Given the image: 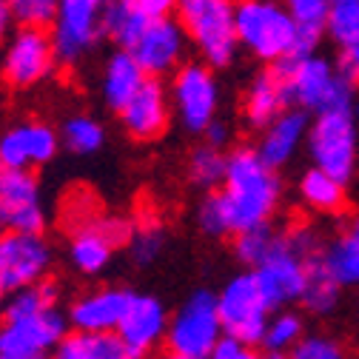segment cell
<instances>
[{
    "mask_svg": "<svg viewBox=\"0 0 359 359\" xmlns=\"http://www.w3.org/2000/svg\"><path fill=\"white\" fill-rule=\"evenodd\" d=\"M219 200L226 205L231 234L268 226L280 205V177L257 149H237L229 154Z\"/></svg>",
    "mask_w": 359,
    "mask_h": 359,
    "instance_id": "obj_1",
    "label": "cell"
},
{
    "mask_svg": "<svg viewBox=\"0 0 359 359\" xmlns=\"http://www.w3.org/2000/svg\"><path fill=\"white\" fill-rule=\"evenodd\" d=\"M237 37L265 63H285L313 49L280 0H237Z\"/></svg>",
    "mask_w": 359,
    "mask_h": 359,
    "instance_id": "obj_2",
    "label": "cell"
},
{
    "mask_svg": "<svg viewBox=\"0 0 359 359\" xmlns=\"http://www.w3.org/2000/svg\"><path fill=\"white\" fill-rule=\"evenodd\" d=\"M288 103L299 111H334V109H351V92L353 80L342 72V66H334L328 57L320 55H299L294 60H285L277 66Z\"/></svg>",
    "mask_w": 359,
    "mask_h": 359,
    "instance_id": "obj_3",
    "label": "cell"
},
{
    "mask_svg": "<svg viewBox=\"0 0 359 359\" xmlns=\"http://www.w3.org/2000/svg\"><path fill=\"white\" fill-rule=\"evenodd\" d=\"M174 18L186 29L203 63L222 69L237 57V4L234 0H177Z\"/></svg>",
    "mask_w": 359,
    "mask_h": 359,
    "instance_id": "obj_4",
    "label": "cell"
},
{
    "mask_svg": "<svg viewBox=\"0 0 359 359\" xmlns=\"http://www.w3.org/2000/svg\"><path fill=\"white\" fill-rule=\"evenodd\" d=\"M313 257H320L317 237L308 229H294V231L280 234L268 259L259 268H254L257 283L262 285L268 302L274 308L302 299L305 283H308V265Z\"/></svg>",
    "mask_w": 359,
    "mask_h": 359,
    "instance_id": "obj_5",
    "label": "cell"
},
{
    "mask_svg": "<svg viewBox=\"0 0 359 359\" xmlns=\"http://www.w3.org/2000/svg\"><path fill=\"white\" fill-rule=\"evenodd\" d=\"M308 149L313 165L325 174L337 177L339 183H348L356 168L359 157V123L351 109H334L317 114L308 131Z\"/></svg>",
    "mask_w": 359,
    "mask_h": 359,
    "instance_id": "obj_6",
    "label": "cell"
},
{
    "mask_svg": "<svg viewBox=\"0 0 359 359\" xmlns=\"http://www.w3.org/2000/svg\"><path fill=\"white\" fill-rule=\"evenodd\" d=\"M222 334H226V328L219 320L217 297L208 291H194L171 317L165 342L171 353L189 359H211L217 345L226 339Z\"/></svg>",
    "mask_w": 359,
    "mask_h": 359,
    "instance_id": "obj_7",
    "label": "cell"
},
{
    "mask_svg": "<svg viewBox=\"0 0 359 359\" xmlns=\"http://www.w3.org/2000/svg\"><path fill=\"white\" fill-rule=\"evenodd\" d=\"M219 320L226 328V337L243 342V345H257L265 337L268 320H271V302H268L262 285L257 283V274H240L226 283V288L217 297Z\"/></svg>",
    "mask_w": 359,
    "mask_h": 359,
    "instance_id": "obj_8",
    "label": "cell"
},
{
    "mask_svg": "<svg viewBox=\"0 0 359 359\" xmlns=\"http://www.w3.org/2000/svg\"><path fill=\"white\" fill-rule=\"evenodd\" d=\"M109 4L111 0H60L52 23V40L60 63L74 66L97 46Z\"/></svg>",
    "mask_w": 359,
    "mask_h": 359,
    "instance_id": "obj_9",
    "label": "cell"
},
{
    "mask_svg": "<svg viewBox=\"0 0 359 359\" xmlns=\"http://www.w3.org/2000/svg\"><path fill=\"white\" fill-rule=\"evenodd\" d=\"M171 106L186 131L205 134L211 123H217L219 109V86L205 63H186L174 72L171 83Z\"/></svg>",
    "mask_w": 359,
    "mask_h": 359,
    "instance_id": "obj_10",
    "label": "cell"
},
{
    "mask_svg": "<svg viewBox=\"0 0 359 359\" xmlns=\"http://www.w3.org/2000/svg\"><path fill=\"white\" fill-rule=\"evenodd\" d=\"M57 63V49L52 34L43 29L20 26L9 40L6 49L0 55V74L15 88H29L46 80Z\"/></svg>",
    "mask_w": 359,
    "mask_h": 359,
    "instance_id": "obj_11",
    "label": "cell"
},
{
    "mask_svg": "<svg viewBox=\"0 0 359 359\" xmlns=\"http://www.w3.org/2000/svg\"><path fill=\"white\" fill-rule=\"evenodd\" d=\"M69 317L57 308H46L29 317H4L0 323V359L12 356H46L69 337Z\"/></svg>",
    "mask_w": 359,
    "mask_h": 359,
    "instance_id": "obj_12",
    "label": "cell"
},
{
    "mask_svg": "<svg viewBox=\"0 0 359 359\" xmlns=\"http://www.w3.org/2000/svg\"><path fill=\"white\" fill-rule=\"evenodd\" d=\"M52 268V248L40 234L4 231L0 234V288L15 294L46 280Z\"/></svg>",
    "mask_w": 359,
    "mask_h": 359,
    "instance_id": "obj_13",
    "label": "cell"
},
{
    "mask_svg": "<svg viewBox=\"0 0 359 359\" xmlns=\"http://www.w3.org/2000/svg\"><path fill=\"white\" fill-rule=\"evenodd\" d=\"M189 43L191 40L177 18H160L149 23V29L140 34V40L128 52L143 66L149 77H163L186 66L183 57H186Z\"/></svg>",
    "mask_w": 359,
    "mask_h": 359,
    "instance_id": "obj_14",
    "label": "cell"
},
{
    "mask_svg": "<svg viewBox=\"0 0 359 359\" xmlns=\"http://www.w3.org/2000/svg\"><path fill=\"white\" fill-rule=\"evenodd\" d=\"M0 214L9 231L40 234L46 217H43L40 186L32 171L0 168Z\"/></svg>",
    "mask_w": 359,
    "mask_h": 359,
    "instance_id": "obj_15",
    "label": "cell"
},
{
    "mask_svg": "<svg viewBox=\"0 0 359 359\" xmlns=\"http://www.w3.org/2000/svg\"><path fill=\"white\" fill-rule=\"evenodd\" d=\"M60 137L46 123H18L0 134V168L32 171L34 165L49 163L57 154Z\"/></svg>",
    "mask_w": 359,
    "mask_h": 359,
    "instance_id": "obj_16",
    "label": "cell"
},
{
    "mask_svg": "<svg viewBox=\"0 0 359 359\" xmlns=\"http://www.w3.org/2000/svg\"><path fill=\"white\" fill-rule=\"evenodd\" d=\"M134 294L123 291V288H97L88 291L83 297H77L69 308V323L74 331L83 334H117L128 302Z\"/></svg>",
    "mask_w": 359,
    "mask_h": 359,
    "instance_id": "obj_17",
    "label": "cell"
},
{
    "mask_svg": "<svg viewBox=\"0 0 359 359\" xmlns=\"http://www.w3.org/2000/svg\"><path fill=\"white\" fill-rule=\"evenodd\" d=\"M123 240H131L128 226L123 219H100V222H92V226H83L74 231V237L69 243L72 265L80 274L95 277L109 265L114 245Z\"/></svg>",
    "mask_w": 359,
    "mask_h": 359,
    "instance_id": "obj_18",
    "label": "cell"
},
{
    "mask_svg": "<svg viewBox=\"0 0 359 359\" xmlns=\"http://www.w3.org/2000/svg\"><path fill=\"white\" fill-rule=\"evenodd\" d=\"M171 109V95L163 88V83L149 77L146 86L120 111V123L134 140H157L168 128Z\"/></svg>",
    "mask_w": 359,
    "mask_h": 359,
    "instance_id": "obj_19",
    "label": "cell"
},
{
    "mask_svg": "<svg viewBox=\"0 0 359 359\" xmlns=\"http://www.w3.org/2000/svg\"><path fill=\"white\" fill-rule=\"evenodd\" d=\"M168 313L160 299L149 294H134L128 302V311L117 328V337L140 356L154 351L163 339H168Z\"/></svg>",
    "mask_w": 359,
    "mask_h": 359,
    "instance_id": "obj_20",
    "label": "cell"
},
{
    "mask_svg": "<svg viewBox=\"0 0 359 359\" xmlns=\"http://www.w3.org/2000/svg\"><path fill=\"white\" fill-rule=\"evenodd\" d=\"M308 131H311V126H308L305 111L288 109L268 128H262V137H259L257 151H259V157L271 168H280V165L294 160L299 143L308 137Z\"/></svg>",
    "mask_w": 359,
    "mask_h": 359,
    "instance_id": "obj_21",
    "label": "cell"
},
{
    "mask_svg": "<svg viewBox=\"0 0 359 359\" xmlns=\"http://www.w3.org/2000/svg\"><path fill=\"white\" fill-rule=\"evenodd\" d=\"M149 74L143 72V66L134 60V55L128 49H117L100 74V95L106 100L109 109H114L117 114L126 109V103L146 86Z\"/></svg>",
    "mask_w": 359,
    "mask_h": 359,
    "instance_id": "obj_22",
    "label": "cell"
},
{
    "mask_svg": "<svg viewBox=\"0 0 359 359\" xmlns=\"http://www.w3.org/2000/svg\"><path fill=\"white\" fill-rule=\"evenodd\" d=\"M325 34L339 52L342 72L359 80V0H331Z\"/></svg>",
    "mask_w": 359,
    "mask_h": 359,
    "instance_id": "obj_23",
    "label": "cell"
},
{
    "mask_svg": "<svg viewBox=\"0 0 359 359\" xmlns=\"http://www.w3.org/2000/svg\"><path fill=\"white\" fill-rule=\"evenodd\" d=\"M285 106H288V95H285L283 77L277 69H271L251 80L243 100V114L251 128H268L283 111H288Z\"/></svg>",
    "mask_w": 359,
    "mask_h": 359,
    "instance_id": "obj_24",
    "label": "cell"
},
{
    "mask_svg": "<svg viewBox=\"0 0 359 359\" xmlns=\"http://www.w3.org/2000/svg\"><path fill=\"white\" fill-rule=\"evenodd\" d=\"M52 359H143L117 334H69L52 353Z\"/></svg>",
    "mask_w": 359,
    "mask_h": 359,
    "instance_id": "obj_25",
    "label": "cell"
},
{
    "mask_svg": "<svg viewBox=\"0 0 359 359\" xmlns=\"http://www.w3.org/2000/svg\"><path fill=\"white\" fill-rule=\"evenodd\" d=\"M149 18L140 12L134 0H111L103 20V34L114 40L120 49H131L140 40V34L149 29Z\"/></svg>",
    "mask_w": 359,
    "mask_h": 359,
    "instance_id": "obj_26",
    "label": "cell"
},
{
    "mask_svg": "<svg viewBox=\"0 0 359 359\" xmlns=\"http://www.w3.org/2000/svg\"><path fill=\"white\" fill-rule=\"evenodd\" d=\"M299 197L317 214H337L345 205V183H339L337 177H331L323 168L313 165L299 180Z\"/></svg>",
    "mask_w": 359,
    "mask_h": 359,
    "instance_id": "obj_27",
    "label": "cell"
},
{
    "mask_svg": "<svg viewBox=\"0 0 359 359\" xmlns=\"http://www.w3.org/2000/svg\"><path fill=\"white\" fill-rule=\"evenodd\" d=\"M339 283L334 280V274L325 268L323 262V254L313 257L311 265H308V283H305V294H302V302L305 308L317 311V313H328L337 299H339Z\"/></svg>",
    "mask_w": 359,
    "mask_h": 359,
    "instance_id": "obj_28",
    "label": "cell"
},
{
    "mask_svg": "<svg viewBox=\"0 0 359 359\" xmlns=\"http://www.w3.org/2000/svg\"><path fill=\"white\" fill-rule=\"evenodd\" d=\"M323 262L339 285H359V237L351 231L334 240L323 254Z\"/></svg>",
    "mask_w": 359,
    "mask_h": 359,
    "instance_id": "obj_29",
    "label": "cell"
},
{
    "mask_svg": "<svg viewBox=\"0 0 359 359\" xmlns=\"http://www.w3.org/2000/svg\"><path fill=\"white\" fill-rule=\"evenodd\" d=\"M57 297H60L57 283L40 280L37 285L20 288L9 297L6 308H4V317H29V313H40L46 308H57Z\"/></svg>",
    "mask_w": 359,
    "mask_h": 359,
    "instance_id": "obj_30",
    "label": "cell"
},
{
    "mask_svg": "<svg viewBox=\"0 0 359 359\" xmlns=\"http://www.w3.org/2000/svg\"><path fill=\"white\" fill-rule=\"evenodd\" d=\"M60 140L69 151L74 154H95L100 151L103 140H106V131L103 126L95 120V117H88V114H74L63 123V131H60Z\"/></svg>",
    "mask_w": 359,
    "mask_h": 359,
    "instance_id": "obj_31",
    "label": "cell"
},
{
    "mask_svg": "<svg viewBox=\"0 0 359 359\" xmlns=\"http://www.w3.org/2000/svg\"><path fill=\"white\" fill-rule=\"evenodd\" d=\"M280 4L291 12V18L299 23L302 34L308 37L311 46H317V40L323 37L328 26V12H331V0H280Z\"/></svg>",
    "mask_w": 359,
    "mask_h": 359,
    "instance_id": "obj_32",
    "label": "cell"
},
{
    "mask_svg": "<svg viewBox=\"0 0 359 359\" xmlns=\"http://www.w3.org/2000/svg\"><path fill=\"white\" fill-rule=\"evenodd\" d=\"M302 342V320L291 311H280L277 317L268 320L262 345L268 348V353H285L294 351Z\"/></svg>",
    "mask_w": 359,
    "mask_h": 359,
    "instance_id": "obj_33",
    "label": "cell"
},
{
    "mask_svg": "<svg viewBox=\"0 0 359 359\" xmlns=\"http://www.w3.org/2000/svg\"><path fill=\"white\" fill-rule=\"evenodd\" d=\"M277 240H280V231H274L271 226L248 229V231H240V234H237L234 251H237L240 262H245V265H251V268H259V265L268 259V254L274 251Z\"/></svg>",
    "mask_w": 359,
    "mask_h": 359,
    "instance_id": "obj_34",
    "label": "cell"
},
{
    "mask_svg": "<svg viewBox=\"0 0 359 359\" xmlns=\"http://www.w3.org/2000/svg\"><path fill=\"white\" fill-rule=\"evenodd\" d=\"M226 165H229V157L222 154L217 146H200L194 154H191V163H189V171H191V180L203 189H214L217 183L226 180Z\"/></svg>",
    "mask_w": 359,
    "mask_h": 359,
    "instance_id": "obj_35",
    "label": "cell"
},
{
    "mask_svg": "<svg viewBox=\"0 0 359 359\" xmlns=\"http://www.w3.org/2000/svg\"><path fill=\"white\" fill-rule=\"evenodd\" d=\"M12 18L20 26H32V29H46L55 23L57 18V6L60 0H6Z\"/></svg>",
    "mask_w": 359,
    "mask_h": 359,
    "instance_id": "obj_36",
    "label": "cell"
},
{
    "mask_svg": "<svg viewBox=\"0 0 359 359\" xmlns=\"http://www.w3.org/2000/svg\"><path fill=\"white\" fill-rule=\"evenodd\" d=\"M128 243H131L128 248H131L134 262H140V265H149L163 254V231L154 229V226H146L140 231H134Z\"/></svg>",
    "mask_w": 359,
    "mask_h": 359,
    "instance_id": "obj_37",
    "label": "cell"
},
{
    "mask_svg": "<svg viewBox=\"0 0 359 359\" xmlns=\"http://www.w3.org/2000/svg\"><path fill=\"white\" fill-rule=\"evenodd\" d=\"M200 226L205 234L211 237H222V234H231V226H229V214H226V205H222L219 194L208 197L203 205H200Z\"/></svg>",
    "mask_w": 359,
    "mask_h": 359,
    "instance_id": "obj_38",
    "label": "cell"
},
{
    "mask_svg": "<svg viewBox=\"0 0 359 359\" xmlns=\"http://www.w3.org/2000/svg\"><path fill=\"white\" fill-rule=\"evenodd\" d=\"M291 359H345V353L334 339L308 337L291 351Z\"/></svg>",
    "mask_w": 359,
    "mask_h": 359,
    "instance_id": "obj_39",
    "label": "cell"
},
{
    "mask_svg": "<svg viewBox=\"0 0 359 359\" xmlns=\"http://www.w3.org/2000/svg\"><path fill=\"white\" fill-rule=\"evenodd\" d=\"M211 359H259V356L254 353L251 345H243V342L226 337V339L217 345V351L211 353Z\"/></svg>",
    "mask_w": 359,
    "mask_h": 359,
    "instance_id": "obj_40",
    "label": "cell"
},
{
    "mask_svg": "<svg viewBox=\"0 0 359 359\" xmlns=\"http://www.w3.org/2000/svg\"><path fill=\"white\" fill-rule=\"evenodd\" d=\"M140 6V12L149 20H160V18H171L177 12V0H134Z\"/></svg>",
    "mask_w": 359,
    "mask_h": 359,
    "instance_id": "obj_41",
    "label": "cell"
},
{
    "mask_svg": "<svg viewBox=\"0 0 359 359\" xmlns=\"http://www.w3.org/2000/svg\"><path fill=\"white\" fill-rule=\"evenodd\" d=\"M12 23H15V18L9 12V4L6 0H0V46H4V40L12 37Z\"/></svg>",
    "mask_w": 359,
    "mask_h": 359,
    "instance_id": "obj_42",
    "label": "cell"
},
{
    "mask_svg": "<svg viewBox=\"0 0 359 359\" xmlns=\"http://www.w3.org/2000/svg\"><path fill=\"white\" fill-rule=\"evenodd\" d=\"M205 137H208V146H217V149H222V143L229 140V128H226V126H222V123L217 120V123H211V126H208Z\"/></svg>",
    "mask_w": 359,
    "mask_h": 359,
    "instance_id": "obj_43",
    "label": "cell"
},
{
    "mask_svg": "<svg viewBox=\"0 0 359 359\" xmlns=\"http://www.w3.org/2000/svg\"><path fill=\"white\" fill-rule=\"evenodd\" d=\"M4 308H6L4 305V288H0V317H4Z\"/></svg>",
    "mask_w": 359,
    "mask_h": 359,
    "instance_id": "obj_44",
    "label": "cell"
},
{
    "mask_svg": "<svg viewBox=\"0 0 359 359\" xmlns=\"http://www.w3.org/2000/svg\"><path fill=\"white\" fill-rule=\"evenodd\" d=\"M268 359H291V356H283V353H271Z\"/></svg>",
    "mask_w": 359,
    "mask_h": 359,
    "instance_id": "obj_45",
    "label": "cell"
},
{
    "mask_svg": "<svg viewBox=\"0 0 359 359\" xmlns=\"http://www.w3.org/2000/svg\"><path fill=\"white\" fill-rule=\"evenodd\" d=\"M165 359H189V356H180V353H168Z\"/></svg>",
    "mask_w": 359,
    "mask_h": 359,
    "instance_id": "obj_46",
    "label": "cell"
},
{
    "mask_svg": "<svg viewBox=\"0 0 359 359\" xmlns=\"http://www.w3.org/2000/svg\"><path fill=\"white\" fill-rule=\"evenodd\" d=\"M12 359H43V356H12Z\"/></svg>",
    "mask_w": 359,
    "mask_h": 359,
    "instance_id": "obj_47",
    "label": "cell"
},
{
    "mask_svg": "<svg viewBox=\"0 0 359 359\" xmlns=\"http://www.w3.org/2000/svg\"><path fill=\"white\" fill-rule=\"evenodd\" d=\"M6 226V222H4V214H0V229H4Z\"/></svg>",
    "mask_w": 359,
    "mask_h": 359,
    "instance_id": "obj_48",
    "label": "cell"
},
{
    "mask_svg": "<svg viewBox=\"0 0 359 359\" xmlns=\"http://www.w3.org/2000/svg\"><path fill=\"white\" fill-rule=\"evenodd\" d=\"M353 117H356V123H359V109H356V111H353Z\"/></svg>",
    "mask_w": 359,
    "mask_h": 359,
    "instance_id": "obj_49",
    "label": "cell"
}]
</instances>
